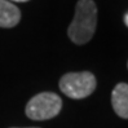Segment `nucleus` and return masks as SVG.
Wrapping results in <instances>:
<instances>
[{
    "mask_svg": "<svg viewBox=\"0 0 128 128\" xmlns=\"http://www.w3.org/2000/svg\"><path fill=\"white\" fill-rule=\"evenodd\" d=\"M12 2H20V3H25V2H28V0H12Z\"/></svg>",
    "mask_w": 128,
    "mask_h": 128,
    "instance_id": "7",
    "label": "nucleus"
},
{
    "mask_svg": "<svg viewBox=\"0 0 128 128\" xmlns=\"http://www.w3.org/2000/svg\"><path fill=\"white\" fill-rule=\"evenodd\" d=\"M60 89L70 98H86L96 89V78L89 71L69 72L60 80Z\"/></svg>",
    "mask_w": 128,
    "mask_h": 128,
    "instance_id": "2",
    "label": "nucleus"
},
{
    "mask_svg": "<svg viewBox=\"0 0 128 128\" xmlns=\"http://www.w3.org/2000/svg\"><path fill=\"white\" fill-rule=\"evenodd\" d=\"M111 105L116 115L123 119H128V84L119 83L112 89Z\"/></svg>",
    "mask_w": 128,
    "mask_h": 128,
    "instance_id": "4",
    "label": "nucleus"
},
{
    "mask_svg": "<svg viewBox=\"0 0 128 128\" xmlns=\"http://www.w3.org/2000/svg\"><path fill=\"white\" fill-rule=\"evenodd\" d=\"M124 24H126L127 27H128V12L126 13V16H124Z\"/></svg>",
    "mask_w": 128,
    "mask_h": 128,
    "instance_id": "6",
    "label": "nucleus"
},
{
    "mask_svg": "<svg viewBox=\"0 0 128 128\" xmlns=\"http://www.w3.org/2000/svg\"><path fill=\"white\" fill-rule=\"evenodd\" d=\"M62 100L52 92H43L32 97L26 105V115L32 120H47L58 115Z\"/></svg>",
    "mask_w": 128,
    "mask_h": 128,
    "instance_id": "3",
    "label": "nucleus"
},
{
    "mask_svg": "<svg viewBox=\"0 0 128 128\" xmlns=\"http://www.w3.org/2000/svg\"><path fill=\"white\" fill-rule=\"evenodd\" d=\"M97 26V8L93 0H79L75 8L74 20L67 35L75 44H86L92 39Z\"/></svg>",
    "mask_w": 128,
    "mask_h": 128,
    "instance_id": "1",
    "label": "nucleus"
},
{
    "mask_svg": "<svg viewBox=\"0 0 128 128\" xmlns=\"http://www.w3.org/2000/svg\"><path fill=\"white\" fill-rule=\"evenodd\" d=\"M21 20V12L8 0H0V27H14Z\"/></svg>",
    "mask_w": 128,
    "mask_h": 128,
    "instance_id": "5",
    "label": "nucleus"
}]
</instances>
